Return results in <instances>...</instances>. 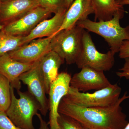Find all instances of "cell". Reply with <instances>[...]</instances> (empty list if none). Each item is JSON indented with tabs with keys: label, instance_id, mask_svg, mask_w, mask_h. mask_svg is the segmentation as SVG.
Segmentation results:
<instances>
[{
	"label": "cell",
	"instance_id": "8",
	"mask_svg": "<svg viewBox=\"0 0 129 129\" xmlns=\"http://www.w3.org/2000/svg\"><path fill=\"white\" fill-rule=\"evenodd\" d=\"M19 79L27 86L28 92L38 102L42 115L46 116L49 110L48 100L46 97L44 81L40 73L39 61L32 68L21 75Z\"/></svg>",
	"mask_w": 129,
	"mask_h": 129
},
{
	"label": "cell",
	"instance_id": "9",
	"mask_svg": "<svg viewBox=\"0 0 129 129\" xmlns=\"http://www.w3.org/2000/svg\"><path fill=\"white\" fill-rule=\"evenodd\" d=\"M52 13L48 9L39 6L18 19L5 25L3 30L13 35L25 36Z\"/></svg>",
	"mask_w": 129,
	"mask_h": 129
},
{
	"label": "cell",
	"instance_id": "22",
	"mask_svg": "<svg viewBox=\"0 0 129 129\" xmlns=\"http://www.w3.org/2000/svg\"><path fill=\"white\" fill-rule=\"evenodd\" d=\"M0 129H22L17 127L8 117L6 112L0 111Z\"/></svg>",
	"mask_w": 129,
	"mask_h": 129
},
{
	"label": "cell",
	"instance_id": "28",
	"mask_svg": "<svg viewBox=\"0 0 129 129\" xmlns=\"http://www.w3.org/2000/svg\"><path fill=\"white\" fill-rule=\"evenodd\" d=\"M4 27H5V25L1 24H0V30H1L3 29L4 28Z\"/></svg>",
	"mask_w": 129,
	"mask_h": 129
},
{
	"label": "cell",
	"instance_id": "31",
	"mask_svg": "<svg viewBox=\"0 0 129 129\" xmlns=\"http://www.w3.org/2000/svg\"><path fill=\"white\" fill-rule=\"evenodd\" d=\"M9 1V0H1L2 2H3L6 1Z\"/></svg>",
	"mask_w": 129,
	"mask_h": 129
},
{
	"label": "cell",
	"instance_id": "13",
	"mask_svg": "<svg viewBox=\"0 0 129 129\" xmlns=\"http://www.w3.org/2000/svg\"><path fill=\"white\" fill-rule=\"evenodd\" d=\"M36 62H21L12 58L7 53L0 56V74L9 81L11 86L14 89L19 90L21 88L19 77L32 68Z\"/></svg>",
	"mask_w": 129,
	"mask_h": 129
},
{
	"label": "cell",
	"instance_id": "25",
	"mask_svg": "<svg viewBox=\"0 0 129 129\" xmlns=\"http://www.w3.org/2000/svg\"><path fill=\"white\" fill-rule=\"evenodd\" d=\"M36 115L39 120L40 126L39 129H50L48 126V124L44 120L41 114L38 113Z\"/></svg>",
	"mask_w": 129,
	"mask_h": 129
},
{
	"label": "cell",
	"instance_id": "24",
	"mask_svg": "<svg viewBox=\"0 0 129 129\" xmlns=\"http://www.w3.org/2000/svg\"><path fill=\"white\" fill-rule=\"evenodd\" d=\"M119 52L120 58L125 59L129 58V40L123 41Z\"/></svg>",
	"mask_w": 129,
	"mask_h": 129
},
{
	"label": "cell",
	"instance_id": "15",
	"mask_svg": "<svg viewBox=\"0 0 129 129\" xmlns=\"http://www.w3.org/2000/svg\"><path fill=\"white\" fill-rule=\"evenodd\" d=\"M92 14H94L92 0H74L65 13L62 25L56 34L72 27L78 21L86 19Z\"/></svg>",
	"mask_w": 129,
	"mask_h": 129
},
{
	"label": "cell",
	"instance_id": "1",
	"mask_svg": "<svg viewBox=\"0 0 129 129\" xmlns=\"http://www.w3.org/2000/svg\"><path fill=\"white\" fill-rule=\"evenodd\" d=\"M129 99L127 92L111 106L84 107L78 106L63 97L61 101L59 114L77 120L89 129H123L128 124L127 115L121 104Z\"/></svg>",
	"mask_w": 129,
	"mask_h": 129
},
{
	"label": "cell",
	"instance_id": "14",
	"mask_svg": "<svg viewBox=\"0 0 129 129\" xmlns=\"http://www.w3.org/2000/svg\"><path fill=\"white\" fill-rule=\"evenodd\" d=\"M67 10L66 8H63L53 17L40 22L28 34L23 36L24 45L36 39L53 37L62 25Z\"/></svg>",
	"mask_w": 129,
	"mask_h": 129
},
{
	"label": "cell",
	"instance_id": "10",
	"mask_svg": "<svg viewBox=\"0 0 129 129\" xmlns=\"http://www.w3.org/2000/svg\"><path fill=\"white\" fill-rule=\"evenodd\" d=\"M104 72L84 67L72 77L70 86L80 92L101 89L111 84Z\"/></svg>",
	"mask_w": 129,
	"mask_h": 129
},
{
	"label": "cell",
	"instance_id": "5",
	"mask_svg": "<svg viewBox=\"0 0 129 129\" xmlns=\"http://www.w3.org/2000/svg\"><path fill=\"white\" fill-rule=\"evenodd\" d=\"M122 89L117 84H111L93 93L80 92L70 87L64 97L78 106L84 107H98L111 106L120 98Z\"/></svg>",
	"mask_w": 129,
	"mask_h": 129
},
{
	"label": "cell",
	"instance_id": "7",
	"mask_svg": "<svg viewBox=\"0 0 129 129\" xmlns=\"http://www.w3.org/2000/svg\"><path fill=\"white\" fill-rule=\"evenodd\" d=\"M71 75L66 72L58 74L57 78L51 84L48 94L49 121L50 129H59L57 120L60 114L58 109L62 98L68 94L70 87Z\"/></svg>",
	"mask_w": 129,
	"mask_h": 129
},
{
	"label": "cell",
	"instance_id": "32",
	"mask_svg": "<svg viewBox=\"0 0 129 129\" xmlns=\"http://www.w3.org/2000/svg\"><path fill=\"white\" fill-rule=\"evenodd\" d=\"M1 0H0V7H1ZM1 24V23H0Z\"/></svg>",
	"mask_w": 129,
	"mask_h": 129
},
{
	"label": "cell",
	"instance_id": "27",
	"mask_svg": "<svg viewBox=\"0 0 129 129\" xmlns=\"http://www.w3.org/2000/svg\"><path fill=\"white\" fill-rule=\"evenodd\" d=\"M120 5L123 6L125 5H129V0H123L119 3Z\"/></svg>",
	"mask_w": 129,
	"mask_h": 129
},
{
	"label": "cell",
	"instance_id": "2",
	"mask_svg": "<svg viewBox=\"0 0 129 129\" xmlns=\"http://www.w3.org/2000/svg\"><path fill=\"white\" fill-rule=\"evenodd\" d=\"M127 12L124 10L119 11L108 21L97 22L87 18L78 21L76 25L104 38L110 50L116 53L119 52L123 41L129 40V25L123 27L120 24V19L123 17L124 13Z\"/></svg>",
	"mask_w": 129,
	"mask_h": 129
},
{
	"label": "cell",
	"instance_id": "11",
	"mask_svg": "<svg viewBox=\"0 0 129 129\" xmlns=\"http://www.w3.org/2000/svg\"><path fill=\"white\" fill-rule=\"evenodd\" d=\"M52 38L51 37H44L33 40L8 53L12 58L21 62L28 63L37 62L51 50Z\"/></svg>",
	"mask_w": 129,
	"mask_h": 129
},
{
	"label": "cell",
	"instance_id": "23",
	"mask_svg": "<svg viewBox=\"0 0 129 129\" xmlns=\"http://www.w3.org/2000/svg\"><path fill=\"white\" fill-rule=\"evenodd\" d=\"M124 60L123 66L119 69L118 72H116V75L120 78L129 79V58H125Z\"/></svg>",
	"mask_w": 129,
	"mask_h": 129
},
{
	"label": "cell",
	"instance_id": "3",
	"mask_svg": "<svg viewBox=\"0 0 129 129\" xmlns=\"http://www.w3.org/2000/svg\"><path fill=\"white\" fill-rule=\"evenodd\" d=\"M14 88L11 86V102L6 113L16 126L22 129H35L33 118L40 111V106L28 92L17 91L19 98H17Z\"/></svg>",
	"mask_w": 129,
	"mask_h": 129
},
{
	"label": "cell",
	"instance_id": "6",
	"mask_svg": "<svg viewBox=\"0 0 129 129\" xmlns=\"http://www.w3.org/2000/svg\"><path fill=\"white\" fill-rule=\"evenodd\" d=\"M115 54L111 50L106 53L98 51L89 32L85 29L82 48L75 63L80 69L89 67L98 71H109L114 65Z\"/></svg>",
	"mask_w": 129,
	"mask_h": 129
},
{
	"label": "cell",
	"instance_id": "12",
	"mask_svg": "<svg viewBox=\"0 0 129 129\" xmlns=\"http://www.w3.org/2000/svg\"><path fill=\"white\" fill-rule=\"evenodd\" d=\"M40 6L39 0H9L2 2L0 23L5 25Z\"/></svg>",
	"mask_w": 129,
	"mask_h": 129
},
{
	"label": "cell",
	"instance_id": "4",
	"mask_svg": "<svg viewBox=\"0 0 129 129\" xmlns=\"http://www.w3.org/2000/svg\"><path fill=\"white\" fill-rule=\"evenodd\" d=\"M84 30L76 24L57 32L51 40V50L57 53L67 64L75 63L82 48Z\"/></svg>",
	"mask_w": 129,
	"mask_h": 129
},
{
	"label": "cell",
	"instance_id": "30",
	"mask_svg": "<svg viewBox=\"0 0 129 129\" xmlns=\"http://www.w3.org/2000/svg\"><path fill=\"white\" fill-rule=\"evenodd\" d=\"M123 1V0H116V1H117L118 3H119V4L120 2H121L122 1Z\"/></svg>",
	"mask_w": 129,
	"mask_h": 129
},
{
	"label": "cell",
	"instance_id": "18",
	"mask_svg": "<svg viewBox=\"0 0 129 129\" xmlns=\"http://www.w3.org/2000/svg\"><path fill=\"white\" fill-rule=\"evenodd\" d=\"M23 36H16L0 30V56L24 45Z\"/></svg>",
	"mask_w": 129,
	"mask_h": 129
},
{
	"label": "cell",
	"instance_id": "17",
	"mask_svg": "<svg viewBox=\"0 0 129 129\" xmlns=\"http://www.w3.org/2000/svg\"><path fill=\"white\" fill-rule=\"evenodd\" d=\"M95 21H108L119 11L124 10L116 0H92Z\"/></svg>",
	"mask_w": 129,
	"mask_h": 129
},
{
	"label": "cell",
	"instance_id": "26",
	"mask_svg": "<svg viewBox=\"0 0 129 129\" xmlns=\"http://www.w3.org/2000/svg\"><path fill=\"white\" fill-rule=\"evenodd\" d=\"M65 6L67 9H68L70 7V6L72 3L74 1V0H65Z\"/></svg>",
	"mask_w": 129,
	"mask_h": 129
},
{
	"label": "cell",
	"instance_id": "19",
	"mask_svg": "<svg viewBox=\"0 0 129 129\" xmlns=\"http://www.w3.org/2000/svg\"><path fill=\"white\" fill-rule=\"evenodd\" d=\"M11 85L5 76L0 74V111L6 112L11 102Z\"/></svg>",
	"mask_w": 129,
	"mask_h": 129
},
{
	"label": "cell",
	"instance_id": "20",
	"mask_svg": "<svg viewBox=\"0 0 129 129\" xmlns=\"http://www.w3.org/2000/svg\"><path fill=\"white\" fill-rule=\"evenodd\" d=\"M57 122L59 129H89L77 120L62 114H60Z\"/></svg>",
	"mask_w": 129,
	"mask_h": 129
},
{
	"label": "cell",
	"instance_id": "21",
	"mask_svg": "<svg viewBox=\"0 0 129 129\" xmlns=\"http://www.w3.org/2000/svg\"><path fill=\"white\" fill-rule=\"evenodd\" d=\"M39 4L40 6L55 14L60 9L66 8L65 0H39Z\"/></svg>",
	"mask_w": 129,
	"mask_h": 129
},
{
	"label": "cell",
	"instance_id": "29",
	"mask_svg": "<svg viewBox=\"0 0 129 129\" xmlns=\"http://www.w3.org/2000/svg\"><path fill=\"white\" fill-rule=\"evenodd\" d=\"M123 129H129V122H128L127 125Z\"/></svg>",
	"mask_w": 129,
	"mask_h": 129
},
{
	"label": "cell",
	"instance_id": "16",
	"mask_svg": "<svg viewBox=\"0 0 129 129\" xmlns=\"http://www.w3.org/2000/svg\"><path fill=\"white\" fill-rule=\"evenodd\" d=\"M64 61L52 50L46 54L39 61L41 75L44 81L46 92L48 94L51 84L58 75V70Z\"/></svg>",
	"mask_w": 129,
	"mask_h": 129
}]
</instances>
